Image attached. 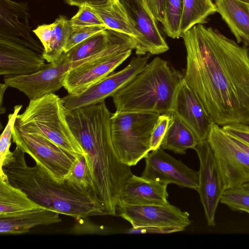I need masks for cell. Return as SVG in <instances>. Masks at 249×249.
<instances>
[{"instance_id":"cell-13","label":"cell","mask_w":249,"mask_h":249,"mask_svg":"<svg viewBox=\"0 0 249 249\" xmlns=\"http://www.w3.org/2000/svg\"><path fill=\"white\" fill-rule=\"evenodd\" d=\"M117 215L133 228L147 226L178 227L185 230L192 221L189 214L170 204L129 205L119 204Z\"/></svg>"},{"instance_id":"cell-44","label":"cell","mask_w":249,"mask_h":249,"mask_svg":"<svg viewBox=\"0 0 249 249\" xmlns=\"http://www.w3.org/2000/svg\"><path fill=\"white\" fill-rule=\"evenodd\" d=\"M247 213H249V211H248Z\"/></svg>"},{"instance_id":"cell-40","label":"cell","mask_w":249,"mask_h":249,"mask_svg":"<svg viewBox=\"0 0 249 249\" xmlns=\"http://www.w3.org/2000/svg\"><path fill=\"white\" fill-rule=\"evenodd\" d=\"M229 135L233 141L249 156V144L229 134Z\"/></svg>"},{"instance_id":"cell-27","label":"cell","mask_w":249,"mask_h":249,"mask_svg":"<svg viewBox=\"0 0 249 249\" xmlns=\"http://www.w3.org/2000/svg\"><path fill=\"white\" fill-rule=\"evenodd\" d=\"M54 32L48 48L44 50L42 56L48 63L58 61L64 53V50L73 29L69 19L60 15L54 21Z\"/></svg>"},{"instance_id":"cell-5","label":"cell","mask_w":249,"mask_h":249,"mask_svg":"<svg viewBox=\"0 0 249 249\" xmlns=\"http://www.w3.org/2000/svg\"><path fill=\"white\" fill-rule=\"evenodd\" d=\"M15 126L22 132L48 139L78 157L86 154L70 127L62 98L54 93L30 100L24 111L18 115Z\"/></svg>"},{"instance_id":"cell-14","label":"cell","mask_w":249,"mask_h":249,"mask_svg":"<svg viewBox=\"0 0 249 249\" xmlns=\"http://www.w3.org/2000/svg\"><path fill=\"white\" fill-rule=\"evenodd\" d=\"M26 2L0 0V39L12 41L42 54L44 51L32 36Z\"/></svg>"},{"instance_id":"cell-8","label":"cell","mask_w":249,"mask_h":249,"mask_svg":"<svg viewBox=\"0 0 249 249\" xmlns=\"http://www.w3.org/2000/svg\"><path fill=\"white\" fill-rule=\"evenodd\" d=\"M13 142L58 182L65 181L81 158L68 152L43 137L19 130L15 125Z\"/></svg>"},{"instance_id":"cell-7","label":"cell","mask_w":249,"mask_h":249,"mask_svg":"<svg viewBox=\"0 0 249 249\" xmlns=\"http://www.w3.org/2000/svg\"><path fill=\"white\" fill-rule=\"evenodd\" d=\"M207 140L213 152L223 191L249 182V156L213 122Z\"/></svg>"},{"instance_id":"cell-3","label":"cell","mask_w":249,"mask_h":249,"mask_svg":"<svg viewBox=\"0 0 249 249\" xmlns=\"http://www.w3.org/2000/svg\"><path fill=\"white\" fill-rule=\"evenodd\" d=\"M25 153L16 146L0 164V178L21 189L35 202L77 219L108 215L103 203L90 188L66 179L59 183L40 166H29Z\"/></svg>"},{"instance_id":"cell-23","label":"cell","mask_w":249,"mask_h":249,"mask_svg":"<svg viewBox=\"0 0 249 249\" xmlns=\"http://www.w3.org/2000/svg\"><path fill=\"white\" fill-rule=\"evenodd\" d=\"M171 120L160 147L179 154H185L188 149H194L199 141L192 130L175 114Z\"/></svg>"},{"instance_id":"cell-1","label":"cell","mask_w":249,"mask_h":249,"mask_svg":"<svg viewBox=\"0 0 249 249\" xmlns=\"http://www.w3.org/2000/svg\"><path fill=\"white\" fill-rule=\"evenodd\" d=\"M181 37L187 53L183 79L212 121L249 124V47L202 24Z\"/></svg>"},{"instance_id":"cell-24","label":"cell","mask_w":249,"mask_h":249,"mask_svg":"<svg viewBox=\"0 0 249 249\" xmlns=\"http://www.w3.org/2000/svg\"><path fill=\"white\" fill-rule=\"evenodd\" d=\"M41 207L21 189L0 178V215H6Z\"/></svg>"},{"instance_id":"cell-41","label":"cell","mask_w":249,"mask_h":249,"mask_svg":"<svg viewBox=\"0 0 249 249\" xmlns=\"http://www.w3.org/2000/svg\"><path fill=\"white\" fill-rule=\"evenodd\" d=\"M0 109L2 108V104L3 100V94L6 89L8 87L5 84H0Z\"/></svg>"},{"instance_id":"cell-25","label":"cell","mask_w":249,"mask_h":249,"mask_svg":"<svg viewBox=\"0 0 249 249\" xmlns=\"http://www.w3.org/2000/svg\"><path fill=\"white\" fill-rule=\"evenodd\" d=\"M122 34L106 29L83 41L65 53L71 62L88 58L107 48Z\"/></svg>"},{"instance_id":"cell-35","label":"cell","mask_w":249,"mask_h":249,"mask_svg":"<svg viewBox=\"0 0 249 249\" xmlns=\"http://www.w3.org/2000/svg\"><path fill=\"white\" fill-rule=\"evenodd\" d=\"M222 127L230 135L249 144V124H231Z\"/></svg>"},{"instance_id":"cell-10","label":"cell","mask_w":249,"mask_h":249,"mask_svg":"<svg viewBox=\"0 0 249 249\" xmlns=\"http://www.w3.org/2000/svg\"><path fill=\"white\" fill-rule=\"evenodd\" d=\"M72 62L64 53L57 61L46 64L36 72L17 76H5L8 87L16 89L34 100L50 93H54L63 87L65 78L71 69Z\"/></svg>"},{"instance_id":"cell-37","label":"cell","mask_w":249,"mask_h":249,"mask_svg":"<svg viewBox=\"0 0 249 249\" xmlns=\"http://www.w3.org/2000/svg\"><path fill=\"white\" fill-rule=\"evenodd\" d=\"M55 22L49 24H42L37 26L33 32L37 36L43 46L46 49L54 32Z\"/></svg>"},{"instance_id":"cell-33","label":"cell","mask_w":249,"mask_h":249,"mask_svg":"<svg viewBox=\"0 0 249 249\" xmlns=\"http://www.w3.org/2000/svg\"><path fill=\"white\" fill-rule=\"evenodd\" d=\"M171 118V113L159 115L151 135L150 151L160 147L161 141L168 129Z\"/></svg>"},{"instance_id":"cell-11","label":"cell","mask_w":249,"mask_h":249,"mask_svg":"<svg viewBox=\"0 0 249 249\" xmlns=\"http://www.w3.org/2000/svg\"><path fill=\"white\" fill-rule=\"evenodd\" d=\"M145 166L141 177L168 185L198 191V172L196 171L163 151L160 147L151 151L145 157Z\"/></svg>"},{"instance_id":"cell-15","label":"cell","mask_w":249,"mask_h":249,"mask_svg":"<svg viewBox=\"0 0 249 249\" xmlns=\"http://www.w3.org/2000/svg\"><path fill=\"white\" fill-rule=\"evenodd\" d=\"M120 0L141 35L136 43V54H159L168 51L169 47L161 35L158 21L144 0Z\"/></svg>"},{"instance_id":"cell-9","label":"cell","mask_w":249,"mask_h":249,"mask_svg":"<svg viewBox=\"0 0 249 249\" xmlns=\"http://www.w3.org/2000/svg\"><path fill=\"white\" fill-rule=\"evenodd\" d=\"M148 58V55L134 57L123 70L112 72L82 92L68 93L62 98L66 109L71 110L105 102L139 73L147 64Z\"/></svg>"},{"instance_id":"cell-18","label":"cell","mask_w":249,"mask_h":249,"mask_svg":"<svg viewBox=\"0 0 249 249\" xmlns=\"http://www.w3.org/2000/svg\"><path fill=\"white\" fill-rule=\"evenodd\" d=\"M42 54L22 45L0 39V74L17 76L32 74L45 65Z\"/></svg>"},{"instance_id":"cell-39","label":"cell","mask_w":249,"mask_h":249,"mask_svg":"<svg viewBox=\"0 0 249 249\" xmlns=\"http://www.w3.org/2000/svg\"><path fill=\"white\" fill-rule=\"evenodd\" d=\"M65 1L71 6L79 7L84 4H89L92 6L102 4L107 0H65Z\"/></svg>"},{"instance_id":"cell-22","label":"cell","mask_w":249,"mask_h":249,"mask_svg":"<svg viewBox=\"0 0 249 249\" xmlns=\"http://www.w3.org/2000/svg\"><path fill=\"white\" fill-rule=\"evenodd\" d=\"M92 6L107 29L133 37L136 43L140 38V34L120 0H107L102 4Z\"/></svg>"},{"instance_id":"cell-43","label":"cell","mask_w":249,"mask_h":249,"mask_svg":"<svg viewBox=\"0 0 249 249\" xmlns=\"http://www.w3.org/2000/svg\"><path fill=\"white\" fill-rule=\"evenodd\" d=\"M238 0L249 4V0Z\"/></svg>"},{"instance_id":"cell-4","label":"cell","mask_w":249,"mask_h":249,"mask_svg":"<svg viewBox=\"0 0 249 249\" xmlns=\"http://www.w3.org/2000/svg\"><path fill=\"white\" fill-rule=\"evenodd\" d=\"M183 77L159 57L147 64L112 96L116 112L170 114L178 88Z\"/></svg>"},{"instance_id":"cell-12","label":"cell","mask_w":249,"mask_h":249,"mask_svg":"<svg viewBox=\"0 0 249 249\" xmlns=\"http://www.w3.org/2000/svg\"><path fill=\"white\" fill-rule=\"evenodd\" d=\"M200 162L198 193L208 226H215V213L223 192L219 169L207 140L195 148Z\"/></svg>"},{"instance_id":"cell-21","label":"cell","mask_w":249,"mask_h":249,"mask_svg":"<svg viewBox=\"0 0 249 249\" xmlns=\"http://www.w3.org/2000/svg\"><path fill=\"white\" fill-rule=\"evenodd\" d=\"M217 12L235 36L237 42L249 47V4L238 0H214Z\"/></svg>"},{"instance_id":"cell-32","label":"cell","mask_w":249,"mask_h":249,"mask_svg":"<svg viewBox=\"0 0 249 249\" xmlns=\"http://www.w3.org/2000/svg\"><path fill=\"white\" fill-rule=\"evenodd\" d=\"M66 179L83 187L90 188L92 190V181L84 156L76 161Z\"/></svg>"},{"instance_id":"cell-6","label":"cell","mask_w":249,"mask_h":249,"mask_svg":"<svg viewBox=\"0 0 249 249\" xmlns=\"http://www.w3.org/2000/svg\"><path fill=\"white\" fill-rule=\"evenodd\" d=\"M160 114L145 112H116L110 118L112 142L124 164L135 165L150 151L151 135Z\"/></svg>"},{"instance_id":"cell-20","label":"cell","mask_w":249,"mask_h":249,"mask_svg":"<svg viewBox=\"0 0 249 249\" xmlns=\"http://www.w3.org/2000/svg\"><path fill=\"white\" fill-rule=\"evenodd\" d=\"M59 213L44 207L25 211L0 215V234H20L30 229L41 225H49L61 221Z\"/></svg>"},{"instance_id":"cell-26","label":"cell","mask_w":249,"mask_h":249,"mask_svg":"<svg viewBox=\"0 0 249 249\" xmlns=\"http://www.w3.org/2000/svg\"><path fill=\"white\" fill-rule=\"evenodd\" d=\"M183 3L179 29L181 35L195 25L206 23L208 18L217 12L213 0H183Z\"/></svg>"},{"instance_id":"cell-29","label":"cell","mask_w":249,"mask_h":249,"mask_svg":"<svg viewBox=\"0 0 249 249\" xmlns=\"http://www.w3.org/2000/svg\"><path fill=\"white\" fill-rule=\"evenodd\" d=\"M69 22L74 29L89 27H102L106 28L94 7L89 4H84L79 7L77 12L69 19Z\"/></svg>"},{"instance_id":"cell-30","label":"cell","mask_w":249,"mask_h":249,"mask_svg":"<svg viewBox=\"0 0 249 249\" xmlns=\"http://www.w3.org/2000/svg\"><path fill=\"white\" fill-rule=\"evenodd\" d=\"M233 211H249V191L242 187L227 189L223 191L220 200Z\"/></svg>"},{"instance_id":"cell-42","label":"cell","mask_w":249,"mask_h":249,"mask_svg":"<svg viewBox=\"0 0 249 249\" xmlns=\"http://www.w3.org/2000/svg\"><path fill=\"white\" fill-rule=\"evenodd\" d=\"M241 187H242L244 189L249 191V182L243 184Z\"/></svg>"},{"instance_id":"cell-28","label":"cell","mask_w":249,"mask_h":249,"mask_svg":"<svg viewBox=\"0 0 249 249\" xmlns=\"http://www.w3.org/2000/svg\"><path fill=\"white\" fill-rule=\"evenodd\" d=\"M183 0H165L163 30L172 38L181 37L180 25L183 11Z\"/></svg>"},{"instance_id":"cell-19","label":"cell","mask_w":249,"mask_h":249,"mask_svg":"<svg viewBox=\"0 0 249 249\" xmlns=\"http://www.w3.org/2000/svg\"><path fill=\"white\" fill-rule=\"evenodd\" d=\"M167 185L133 174L121 190L118 204H167L169 203L167 200Z\"/></svg>"},{"instance_id":"cell-38","label":"cell","mask_w":249,"mask_h":249,"mask_svg":"<svg viewBox=\"0 0 249 249\" xmlns=\"http://www.w3.org/2000/svg\"><path fill=\"white\" fill-rule=\"evenodd\" d=\"M156 19L162 22L164 15L165 0H144Z\"/></svg>"},{"instance_id":"cell-17","label":"cell","mask_w":249,"mask_h":249,"mask_svg":"<svg viewBox=\"0 0 249 249\" xmlns=\"http://www.w3.org/2000/svg\"><path fill=\"white\" fill-rule=\"evenodd\" d=\"M132 51L121 52L70 70L63 87L69 94L82 92L112 73L130 55Z\"/></svg>"},{"instance_id":"cell-31","label":"cell","mask_w":249,"mask_h":249,"mask_svg":"<svg viewBox=\"0 0 249 249\" xmlns=\"http://www.w3.org/2000/svg\"><path fill=\"white\" fill-rule=\"evenodd\" d=\"M22 105H17L14 108L13 113L8 115L7 124L0 135V160L1 164L12 153L10 151V146L12 138V134L15 121Z\"/></svg>"},{"instance_id":"cell-36","label":"cell","mask_w":249,"mask_h":249,"mask_svg":"<svg viewBox=\"0 0 249 249\" xmlns=\"http://www.w3.org/2000/svg\"><path fill=\"white\" fill-rule=\"evenodd\" d=\"M185 230L178 227L147 226L137 228L132 227L125 231V233H169Z\"/></svg>"},{"instance_id":"cell-16","label":"cell","mask_w":249,"mask_h":249,"mask_svg":"<svg viewBox=\"0 0 249 249\" xmlns=\"http://www.w3.org/2000/svg\"><path fill=\"white\" fill-rule=\"evenodd\" d=\"M171 113L187 124L199 142L207 140L213 122L198 96L183 77L178 88Z\"/></svg>"},{"instance_id":"cell-34","label":"cell","mask_w":249,"mask_h":249,"mask_svg":"<svg viewBox=\"0 0 249 249\" xmlns=\"http://www.w3.org/2000/svg\"><path fill=\"white\" fill-rule=\"evenodd\" d=\"M107 29L102 27H89L74 29L64 50L66 53L74 47L88 38Z\"/></svg>"},{"instance_id":"cell-2","label":"cell","mask_w":249,"mask_h":249,"mask_svg":"<svg viewBox=\"0 0 249 249\" xmlns=\"http://www.w3.org/2000/svg\"><path fill=\"white\" fill-rule=\"evenodd\" d=\"M112 115L105 102L66 109L70 127L86 153L92 190L108 215H117L121 190L133 174L130 166L119 160L114 149Z\"/></svg>"}]
</instances>
